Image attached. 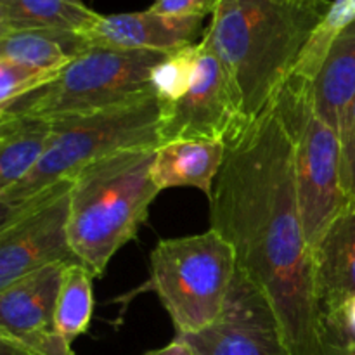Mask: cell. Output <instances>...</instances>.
Returning a JSON list of instances; mask_svg holds the SVG:
<instances>
[{
	"mask_svg": "<svg viewBox=\"0 0 355 355\" xmlns=\"http://www.w3.org/2000/svg\"><path fill=\"white\" fill-rule=\"evenodd\" d=\"M96 279L82 262L68 263L61 274L58 304H55V324L66 342H75L89 331L94 312V290Z\"/></svg>",
	"mask_w": 355,
	"mask_h": 355,
	"instance_id": "obj_19",
	"label": "cell"
},
{
	"mask_svg": "<svg viewBox=\"0 0 355 355\" xmlns=\"http://www.w3.org/2000/svg\"><path fill=\"white\" fill-rule=\"evenodd\" d=\"M92 45L80 31L24 30L0 33V59L38 69L61 71Z\"/></svg>",
	"mask_w": 355,
	"mask_h": 355,
	"instance_id": "obj_17",
	"label": "cell"
},
{
	"mask_svg": "<svg viewBox=\"0 0 355 355\" xmlns=\"http://www.w3.org/2000/svg\"><path fill=\"white\" fill-rule=\"evenodd\" d=\"M312 259L322 314L338 311L355 297V201H349L333 220L312 250Z\"/></svg>",
	"mask_w": 355,
	"mask_h": 355,
	"instance_id": "obj_13",
	"label": "cell"
},
{
	"mask_svg": "<svg viewBox=\"0 0 355 355\" xmlns=\"http://www.w3.org/2000/svg\"><path fill=\"white\" fill-rule=\"evenodd\" d=\"M62 269L44 267L0 290V336L35 355H76L55 324Z\"/></svg>",
	"mask_w": 355,
	"mask_h": 355,
	"instance_id": "obj_11",
	"label": "cell"
},
{
	"mask_svg": "<svg viewBox=\"0 0 355 355\" xmlns=\"http://www.w3.org/2000/svg\"><path fill=\"white\" fill-rule=\"evenodd\" d=\"M61 180L12 210H0V290L49 266L80 262L69 245V196Z\"/></svg>",
	"mask_w": 355,
	"mask_h": 355,
	"instance_id": "obj_8",
	"label": "cell"
},
{
	"mask_svg": "<svg viewBox=\"0 0 355 355\" xmlns=\"http://www.w3.org/2000/svg\"><path fill=\"white\" fill-rule=\"evenodd\" d=\"M340 146H342V186L347 200L355 201V99L347 110L342 130H340Z\"/></svg>",
	"mask_w": 355,
	"mask_h": 355,
	"instance_id": "obj_23",
	"label": "cell"
},
{
	"mask_svg": "<svg viewBox=\"0 0 355 355\" xmlns=\"http://www.w3.org/2000/svg\"><path fill=\"white\" fill-rule=\"evenodd\" d=\"M0 355H35L7 336H0Z\"/></svg>",
	"mask_w": 355,
	"mask_h": 355,
	"instance_id": "obj_26",
	"label": "cell"
},
{
	"mask_svg": "<svg viewBox=\"0 0 355 355\" xmlns=\"http://www.w3.org/2000/svg\"><path fill=\"white\" fill-rule=\"evenodd\" d=\"M200 42L166 54V58L153 69L151 89L159 106H170L189 92L194 82L200 59Z\"/></svg>",
	"mask_w": 355,
	"mask_h": 355,
	"instance_id": "obj_20",
	"label": "cell"
},
{
	"mask_svg": "<svg viewBox=\"0 0 355 355\" xmlns=\"http://www.w3.org/2000/svg\"><path fill=\"white\" fill-rule=\"evenodd\" d=\"M101 14L82 0H0V33L66 30L85 33Z\"/></svg>",
	"mask_w": 355,
	"mask_h": 355,
	"instance_id": "obj_18",
	"label": "cell"
},
{
	"mask_svg": "<svg viewBox=\"0 0 355 355\" xmlns=\"http://www.w3.org/2000/svg\"><path fill=\"white\" fill-rule=\"evenodd\" d=\"M184 338L198 355H293L267 295L239 269L220 318Z\"/></svg>",
	"mask_w": 355,
	"mask_h": 355,
	"instance_id": "obj_10",
	"label": "cell"
},
{
	"mask_svg": "<svg viewBox=\"0 0 355 355\" xmlns=\"http://www.w3.org/2000/svg\"><path fill=\"white\" fill-rule=\"evenodd\" d=\"M355 99V19L331 42L312 80V103L319 116L335 132L342 130L347 110Z\"/></svg>",
	"mask_w": 355,
	"mask_h": 355,
	"instance_id": "obj_15",
	"label": "cell"
},
{
	"mask_svg": "<svg viewBox=\"0 0 355 355\" xmlns=\"http://www.w3.org/2000/svg\"><path fill=\"white\" fill-rule=\"evenodd\" d=\"M331 6L329 0H215L201 42L225 66L250 121L286 82Z\"/></svg>",
	"mask_w": 355,
	"mask_h": 355,
	"instance_id": "obj_2",
	"label": "cell"
},
{
	"mask_svg": "<svg viewBox=\"0 0 355 355\" xmlns=\"http://www.w3.org/2000/svg\"><path fill=\"white\" fill-rule=\"evenodd\" d=\"M277 2H286V3H312V2H319V0H277Z\"/></svg>",
	"mask_w": 355,
	"mask_h": 355,
	"instance_id": "obj_28",
	"label": "cell"
},
{
	"mask_svg": "<svg viewBox=\"0 0 355 355\" xmlns=\"http://www.w3.org/2000/svg\"><path fill=\"white\" fill-rule=\"evenodd\" d=\"M156 149L114 153L83 168L69 196V245L76 259L103 277L118 250L137 238L162 191L153 180Z\"/></svg>",
	"mask_w": 355,
	"mask_h": 355,
	"instance_id": "obj_3",
	"label": "cell"
},
{
	"mask_svg": "<svg viewBox=\"0 0 355 355\" xmlns=\"http://www.w3.org/2000/svg\"><path fill=\"white\" fill-rule=\"evenodd\" d=\"M168 52L90 47L52 82L0 107V116L55 118L107 110L153 92L151 73Z\"/></svg>",
	"mask_w": 355,
	"mask_h": 355,
	"instance_id": "obj_7",
	"label": "cell"
},
{
	"mask_svg": "<svg viewBox=\"0 0 355 355\" xmlns=\"http://www.w3.org/2000/svg\"><path fill=\"white\" fill-rule=\"evenodd\" d=\"M58 75L59 71L31 68L0 59V107L47 85Z\"/></svg>",
	"mask_w": 355,
	"mask_h": 355,
	"instance_id": "obj_21",
	"label": "cell"
},
{
	"mask_svg": "<svg viewBox=\"0 0 355 355\" xmlns=\"http://www.w3.org/2000/svg\"><path fill=\"white\" fill-rule=\"evenodd\" d=\"M162 106L155 92L139 99L52 120V137L38 165L0 194V210H12L92 163L128 149L159 148Z\"/></svg>",
	"mask_w": 355,
	"mask_h": 355,
	"instance_id": "obj_4",
	"label": "cell"
},
{
	"mask_svg": "<svg viewBox=\"0 0 355 355\" xmlns=\"http://www.w3.org/2000/svg\"><path fill=\"white\" fill-rule=\"evenodd\" d=\"M52 137V120L0 116V194L19 184L44 156Z\"/></svg>",
	"mask_w": 355,
	"mask_h": 355,
	"instance_id": "obj_16",
	"label": "cell"
},
{
	"mask_svg": "<svg viewBox=\"0 0 355 355\" xmlns=\"http://www.w3.org/2000/svg\"><path fill=\"white\" fill-rule=\"evenodd\" d=\"M210 229L272 304L293 355L318 354L322 311L295 182V148L272 103L225 142Z\"/></svg>",
	"mask_w": 355,
	"mask_h": 355,
	"instance_id": "obj_1",
	"label": "cell"
},
{
	"mask_svg": "<svg viewBox=\"0 0 355 355\" xmlns=\"http://www.w3.org/2000/svg\"><path fill=\"white\" fill-rule=\"evenodd\" d=\"M338 312L343 318V321H345L350 328L355 329V297L350 298L342 309H338Z\"/></svg>",
	"mask_w": 355,
	"mask_h": 355,
	"instance_id": "obj_27",
	"label": "cell"
},
{
	"mask_svg": "<svg viewBox=\"0 0 355 355\" xmlns=\"http://www.w3.org/2000/svg\"><path fill=\"white\" fill-rule=\"evenodd\" d=\"M225 159V142L173 141L156 149L153 180L159 191L194 187L210 200Z\"/></svg>",
	"mask_w": 355,
	"mask_h": 355,
	"instance_id": "obj_14",
	"label": "cell"
},
{
	"mask_svg": "<svg viewBox=\"0 0 355 355\" xmlns=\"http://www.w3.org/2000/svg\"><path fill=\"white\" fill-rule=\"evenodd\" d=\"M315 355H355V329L343 321L338 311L322 314Z\"/></svg>",
	"mask_w": 355,
	"mask_h": 355,
	"instance_id": "obj_22",
	"label": "cell"
},
{
	"mask_svg": "<svg viewBox=\"0 0 355 355\" xmlns=\"http://www.w3.org/2000/svg\"><path fill=\"white\" fill-rule=\"evenodd\" d=\"M295 148V182L305 238L318 248L349 200L342 186V146L315 113L312 82L290 75L270 101Z\"/></svg>",
	"mask_w": 355,
	"mask_h": 355,
	"instance_id": "obj_6",
	"label": "cell"
},
{
	"mask_svg": "<svg viewBox=\"0 0 355 355\" xmlns=\"http://www.w3.org/2000/svg\"><path fill=\"white\" fill-rule=\"evenodd\" d=\"M142 355H198L196 350L193 349L189 342L184 336H177L168 343V345L162 347V349L149 350V352Z\"/></svg>",
	"mask_w": 355,
	"mask_h": 355,
	"instance_id": "obj_25",
	"label": "cell"
},
{
	"mask_svg": "<svg viewBox=\"0 0 355 355\" xmlns=\"http://www.w3.org/2000/svg\"><path fill=\"white\" fill-rule=\"evenodd\" d=\"M203 16L166 17L151 10L103 16L85 31L92 47L120 51L173 52L196 44L203 28Z\"/></svg>",
	"mask_w": 355,
	"mask_h": 355,
	"instance_id": "obj_12",
	"label": "cell"
},
{
	"mask_svg": "<svg viewBox=\"0 0 355 355\" xmlns=\"http://www.w3.org/2000/svg\"><path fill=\"white\" fill-rule=\"evenodd\" d=\"M200 45L196 76L189 92L162 107V146L173 141L227 142L250 121L225 66L203 42Z\"/></svg>",
	"mask_w": 355,
	"mask_h": 355,
	"instance_id": "obj_9",
	"label": "cell"
},
{
	"mask_svg": "<svg viewBox=\"0 0 355 355\" xmlns=\"http://www.w3.org/2000/svg\"><path fill=\"white\" fill-rule=\"evenodd\" d=\"M238 272L231 243L217 231L159 239L151 252L153 291L172 319L177 336L194 335L220 318Z\"/></svg>",
	"mask_w": 355,
	"mask_h": 355,
	"instance_id": "obj_5",
	"label": "cell"
},
{
	"mask_svg": "<svg viewBox=\"0 0 355 355\" xmlns=\"http://www.w3.org/2000/svg\"><path fill=\"white\" fill-rule=\"evenodd\" d=\"M215 0H155L149 10L166 17H207Z\"/></svg>",
	"mask_w": 355,
	"mask_h": 355,
	"instance_id": "obj_24",
	"label": "cell"
}]
</instances>
